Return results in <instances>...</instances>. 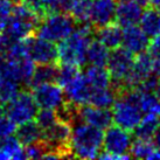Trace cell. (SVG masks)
I'll return each mask as SVG.
<instances>
[{
    "label": "cell",
    "instance_id": "36",
    "mask_svg": "<svg viewBox=\"0 0 160 160\" xmlns=\"http://www.w3.org/2000/svg\"><path fill=\"white\" fill-rule=\"evenodd\" d=\"M151 140H152V142H153L154 147H156L158 151H160V125L158 126V129H157V131L154 132Z\"/></svg>",
    "mask_w": 160,
    "mask_h": 160
},
{
    "label": "cell",
    "instance_id": "19",
    "mask_svg": "<svg viewBox=\"0 0 160 160\" xmlns=\"http://www.w3.org/2000/svg\"><path fill=\"white\" fill-rule=\"evenodd\" d=\"M139 25L142 31L146 34L150 39H154L160 36V13L158 9L147 7L144 11L142 18L139 20Z\"/></svg>",
    "mask_w": 160,
    "mask_h": 160
},
{
    "label": "cell",
    "instance_id": "29",
    "mask_svg": "<svg viewBox=\"0 0 160 160\" xmlns=\"http://www.w3.org/2000/svg\"><path fill=\"white\" fill-rule=\"evenodd\" d=\"M34 118H35L36 124L40 126V129L42 131L50 128L58 119L56 111L55 110H50V109H40V111L36 112Z\"/></svg>",
    "mask_w": 160,
    "mask_h": 160
},
{
    "label": "cell",
    "instance_id": "4",
    "mask_svg": "<svg viewBox=\"0 0 160 160\" xmlns=\"http://www.w3.org/2000/svg\"><path fill=\"white\" fill-rule=\"evenodd\" d=\"M40 20L41 17L34 9L18 0V2L14 4L13 12L1 32L12 40H22L35 34Z\"/></svg>",
    "mask_w": 160,
    "mask_h": 160
},
{
    "label": "cell",
    "instance_id": "1",
    "mask_svg": "<svg viewBox=\"0 0 160 160\" xmlns=\"http://www.w3.org/2000/svg\"><path fill=\"white\" fill-rule=\"evenodd\" d=\"M103 130L76 118L71 123L70 150L81 159L98 158L103 145Z\"/></svg>",
    "mask_w": 160,
    "mask_h": 160
},
{
    "label": "cell",
    "instance_id": "16",
    "mask_svg": "<svg viewBox=\"0 0 160 160\" xmlns=\"http://www.w3.org/2000/svg\"><path fill=\"white\" fill-rule=\"evenodd\" d=\"M62 89L64 91L66 101L72 103L75 105H82V104H87L88 102V97H89L91 88L87 83L83 74L81 72L80 75L75 77L71 82H69L67 85H64Z\"/></svg>",
    "mask_w": 160,
    "mask_h": 160
},
{
    "label": "cell",
    "instance_id": "10",
    "mask_svg": "<svg viewBox=\"0 0 160 160\" xmlns=\"http://www.w3.org/2000/svg\"><path fill=\"white\" fill-rule=\"evenodd\" d=\"M27 54L36 64H52L58 63V46L54 42L45 40L38 35L26 38Z\"/></svg>",
    "mask_w": 160,
    "mask_h": 160
},
{
    "label": "cell",
    "instance_id": "34",
    "mask_svg": "<svg viewBox=\"0 0 160 160\" xmlns=\"http://www.w3.org/2000/svg\"><path fill=\"white\" fill-rule=\"evenodd\" d=\"M78 0H58V12L70 13Z\"/></svg>",
    "mask_w": 160,
    "mask_h": 160
},
{
    "label": "cell",
    "instance_id": "21",
    "mask_svg": "<svg viewBox=\"0 0 160 160\" xmlns=\"http://www.w3.org/2000/svg\"><path fill=\"white\" fill-rule=\"evenodd\" d=\"M8 159H26L23 146L13 136L0 138V160Z\"/></svg>",
    "mask_w": 160,
    "mask_h": 160
},
{
    "label": "cell",
    "instance_id": "5",
    "mask_svg": "<svg viewBox=\"0 0 160 160\" xmlns=\"http://www.w3.org/2000/svg\"><path fill=\"white\" fill-rule=\"evenodd\" d=\"M75 19L70 13L55 12L49 13L41 18L39 26L36 28L35 35L50 42H61L70 35L76 28Z\"/></svg>",
    "mask_w": 160,
    "mask_h": 160
},
{
    "label": "cell",
    "instance_id": "35",
    "mask_svg": "<svg viewBox=\"0 0 160 160\" xmlns=\"http://www.w3.org/2000/svg\"><path fill=\"white\" fill-rule=\"evenodd\" d=\"M19 1H21V2H23V4H26L27 6H29L32 9H34L36 13L40 15L41 18L45 17V14H43V12H42V8H41V4H40L41 0H19Z\"/></svg>",
    "mask_w": 160,
    "mask_h": 160
},
{
    "label": "cell",
    "instance_id": "22",
    "mask_svg": "<svg viewBox=\"0 0 160 160\" xmlns=\"http://www.w3.org/2000/svg\"><path fill=\"white\" fill-rule=\"evenodd\" d=\"M58 67L56 63L52 64H39L36 68H34L32 78L29 81L28 87L34 88L36 85L43 84V83H50V82H56L58 78Z\"/></svg>",
    "mask_w": 160,
    "mask_h": 160
},
{
    "label": "cell",
    "instance_id": "30",
    "mask_svg": "<svg viewBox=\"0 0 160 160\" xmlns=\"http://www.w3.org/2000/svg\"><path fill=\"white\" fill-rule=\"evenodd\" d=\"M148 53L152 58L153 63V74L160 76V36L152 39L148 45Z\"/></svg>",
    "mask_w": 160,
    "mask_h": 160
},
{
    "label": "cell",
    "instance_id": "26",
    "mask_svg": "<svg viewBox=\"0 0 160 160\" xmlns=\"http://www.w3.org/2000/svg\"><path fill=\"white\" fill-rule=\"evenodd\" d=\"M138 102L142 113L145 115H154L160 117V99L148 91H142L137 89Z\"/></svg>",
    "mask_w": 160,
    "mask_h": 160
},
{
    "label": "cell",
    "instance_id": "37",
    "mask_svg": "<svg viewBox=\"0 0 160 160\" xmlns=\"http://www.w3.org/2000/svg\"><path fill=\"white\" fill-rule=\"evenodd\" d=\"M144 5L154 9H160V0H142Z\"/></svg>",
    "mask_w": 160,
    "mask_h": 160
},
{
    "label": "cell",
    "instance_id": "6",
    "mask_svg": "<svg viewBox=\"0 0 160 160\" xmlns=\"http://www.w3.org/2000/svg\"><path fill=\"white\" fill-rule=\"evenodd\" d=\"M132 145V136L130 131L118 125H110L103 133V153H99L101 159H129L130 148Z\"/></svg>",
    "mask_w": 160,
    "mask_h": 160
},
{
    "label": "cell",
    "instance_id": "18",
    "mask_svg": "<svg viewBox=\"0 0 160 160\" xmlns=\"http://www.w3.org/2000/svg\"><path fill=\"white\" fill-rule=\"evenodd\" d=\"M83 76L91 89H104L111 85V78L105 67L89 66L85 69Z\"/></svg>",
    "mask_w": 160,
    "mask_h": 160
},
{
    "label": "cell",
    "instance_id": "13",
    "mask_svg": "<svg viewBox=\"0 0 160 160\" xmlns=\"http://www.w3.org/2000/svg\"><path fill=\"white\" fill-rule=\"evenodd\" d=\"M116 0H91L90 25L97 29L99 27L111 23L115 20Z\"/></svg>",
    "mask_w": 160,
    "mask_h": 160
},
{
    "label": "cell",
    "instance_id": "17",
    "mask_svg": "<svg viewBox=\"0 0 160 160\" xmlns=\"http://www.w3.org/2000/svg\"><path fill=\"white\" fill-rule=\"evenodd\" d=\"M95 34L97 36V40L105 46L108 49L118 48L122 45V39H123V31L120 29L119 25H113L109 23L103 27L97 28V31L95 32Z\"/></svg>",
    "mask_w": 160,
    "mask_h": 160
},
{
    "label": "cell",
    "instance_id": "15",
    "mask_svg": "<svg viewBox=\"0 0 160 160\" xmlns=\"http://www.w3.org/2000/svg\"><path fill=\"white\" fill-rule=\"evenodd\" d=\"M122 43L125 49H128L133 55H137L142 52L147 50L150 45V38L142 31L140 27L133 25V26L124 28Z\"/></svg>",
    "mask_w": 160,
    "mask_h": 160
},
{
    "label": "cell",
    "instance_id": "25",
    "mask_svg": "<svg viewBox=\"0 0 160 160\" xmlns=\"http://www.w3.org/2000/svg\"><path fill=\"white\" fill-rule=\"evenodd\" d=\"M159 125L160 117L154 115H145V117L142 118V120L139 122V124L134 128V136L138 139L151 140Z\"/></svg>",
    "mask_w": 160,
    "mask_h": 160
},
{
    "label": "cell",
    "instance_id": "39",
    "mask_svg": "<svg viewBox=\"0 0 160 160\" xmlns=\"http://www.w3.org/2000/svg\"><path fill=\"white\" fill-rule=\"evenodd\" d=\"M116 1H119V2H122V1H128V0H116ZM140 1H142V0H140ZM144 4V2H142Z\"/></svg>",
    "mask_w": 160,
    "mask_h": 160
},
{
    "label": "cell",
    "instance_id": "38",
    "mask_svg": "<svg viewBox=\"0 0 160 160\" xmlns=\"http://www.w3.org/2000/svg\"><path fill=\"white\" fill-rule=\"evenodd\" d=\"M152 93H153L158 99H160V76H158V78H157L156 84H154L153 90H152Z\"/></svg>",
    "mask_w": 160,
    "mask_h": 160
},
{
    "label": "cell",
    "instance_id": "3",
    "mask_svg": "<svg viewBox=\"0 0 160 160\" xmlns=\"http://www.w3.org/2000/svg\"><path fill=\"white\" fill-rule=\"evenodd\" d=\"M112 122L128 131H133L142 118L138 102L137 89L124 90L116 93L112 105Z\"/></svg>",
    "mask_w": 160,
    "mask_h": 160
},
{
    "label": "cell",
    "instance_id": "11",
    "mask_svg": "<svg viewBox=\"0 0 160 160\" xmlns=\"http://www.w3.org/2000/svg\"><path fill=\"white\" fill-rule=\"evenodd\" d=\"M32 95L38 108L40 109H50L56 111L66 102V96L62 87L58 83L56 84L55 82L36 85L33 88Z\"/></svg>",
    "mask_w": 160,
    "mask_h": 160
},
{
    "label": "cell",
    "instance_id": "7",
    "mask_svg": "<svg viewBox=\"0 0 160 160\" xmlns=\"http://www.w3.org/2000/svg\"><path fill=\"white\" fill-rule=\"evenodd\" d=\"M133 61V54L129 52L128 49H125L124 47L123 48L118 47L113 49L111 54H109L107 67L111 78L112 89L116 92H118L120 90L122 84L124 83V81L132 70Z\"/></svg>",
    "mask_w": 160,
    "mask_h": 160
},
{
    "label": "cell",
    "instance_id": "23",
    "mask_svg": "<svg viewBox=\"0 0 160 160\" xmlns=\"http://www.w3.org/2000/svg\"><path fill=\"white\" fill-rule=\"evenodd\" d=\"M109 49L101 43L98 40H91L87 48L85 53V61L90 66H98L105 67L109 58Z\"/></svg>",
    "mask_w": 160,
    "mask_h": 160
},
{
    "label": "cell",
    "instance_id": "2",
    "mask_svg": "<svg viewBox=\"0 0 160 160\" xmlns=\"http://www.w3.org/2000/svg\"><path fill=\"white\" fill-rule=\"evenodd\" d=\"M95 35V28L90 23H82L75 28L70 35L58 42V60L62 64L82 67L85 61V53L90 41Z\"/></svg>",
    "mask_w": 160,
    "mask_h": 160
},
{
    "label": "cell",
    "instance_id": "24",
    "mask_svg": "<svg viewBox=\"0 0 160 160\" xmlns=\"http://www.w3.org/2000/svg\"><path fill=\"white\" fill-rule=\"evenodd\" d=\"M116 99V91L112 88H104V89H91L88 97L87 104L93 105L97 108L110 109L112 108Z\"/></svg>",
    "mask_w": 160,
    "mask_h": 160
},
{
    "label": "cell",
    "instance_id": "20",
    "mask_svg": "<svg viewBox=\"0 0 160 160\" xmlns=\"http://www.w3.org/2000/svg\"><path fill=\"white\" fill-rule=\"evenodd\" d=\"M15 137L22 146L39 142L42 137V130L36 124L35 120H28L20 124L18 129H15Z\"/></svg>",
    "mask_w": 160,
    "mask_h": 160
},
{
    "label": "cell",
    "instance_id": "40",
    "mask_svg": "<svg viewBox=\"0 0 160 160\" xmlns=\"http://www.w3.org/2000/svg\"><path fill=\"white\" fill-rule=\"evenodd\" d=\"M159 13H160V9H159Z\"/></svg>",
    "mask_w": 160,
    "mask_h": 160
},
{
    "label": "cell",
    "instance_id": "28",
    "mask_svg": "<svg viewBox=\"0 0 160 160\" xmlns=\"http://www.w3.org/2000/svg\"><path fill=\"white\" fill-rule=\"evenodd\" d=\"M90 8H91V0H78L74 8L71 9V17L75 19L76 23H90Z\"/></svg>",
    "mask_w": 160,
    "mask_h": 160
},
{
    "label": "cell",
    "instance_id": "8",
    "mask_svg": "<svg viewBox=\"0 0 160 160\" xmlns=\"http://www.w3.org/2000/svg\"><path fill=\"white\" fill-rule=\"evenodd\" d=\"M2 109L17 125L34 119L38 112V105L33 95L27 89L19 90L18 93L8 103H6Z\"/></svg>",
    "mask_w": 160,
    "mask_h": 160
},
{
    "label": "cell",
    "instance_id": "9",
    "mask_svg": "<svg viewBox=\"0 0 160 160\" xmlns=\"http://www.w3.org/2000/svg\"><path fill=\"white\" fill-rule=\"evenodd\" d=\"M21 87L18 66L14 60L0 54V107L18 93Z\"/></svg>",
    "mask_w": 160,
    "mask_h": 160
},
{
    "label": "cell",
    "instance_id": "12",
    "mask_svg": "<svg viewBox=\"0 0 160 160\" xmlns=\"http://www.w3.org/2000/svg\"><path fill=\"white\" fill-rule=\"evenodd\" d=\"M77 119L96 126L98 129H107L112 123V112L110 109L97 108L89 104L77 107Z\"/></svg>",
    "mask_w": 160,
    "mask_h": 160
},
{
    "label": "cell",
    "instance_id": "32",
    "mask_svg": "<svg viewBox=\"0 0 160 160\" xmlns=\"http://www.w3.org/2000/svg\"><path fill=\"white\" fill-rule=\"evenodd\" d=\"M13 0H0V32L2 31L13 12Z\"/></svg>",
    "mask_w": 160,
    "mask_h": 160
},
{
    "label": "cell",
    "instance_id": "14",
    "mask_svg": "<svg viewBox=\"0 0 160 160\" xmlns=\"http://www.w3.org/2000/svg\"><path fill=\"white\" fill-rule=\"evenodd\" d=\"M142 1L140 0H128L122 1L116 7L115 20L120 27H129L137 25L144 12Z\"/></svg>",
    "mask_w": 160,
    "mask_h": 160
},
{
    "label": "cell",
    "instance_id": "31",
    "mask_svg": "<svg viewBox=\"0 0 160 160\" xmlns=\"http://www.w3.org/2000/svg\"><path fill=\"white\" fill-rule=\"evenodd\" d=\"M17 124L6 115L2 107H0V138L8 137L15 132Z\"/></svg>",
    "mask_w": 160,
    "mask_h": 160
},
{
    "label": "cell",
    "instance_id": "33",
    "mask_svg": "<svg viewBox=\"0 0 160 160\" xmlns=\"http://www.w3.org/2000/svg\"><path fill=\"white\" fill-rule=\"evenodd\" d=\"M40 4L45 15L58 12V0H41Z\"/></svg>",
    "mask_w": 160,
    "mask_h": 160
},
{
    "label": "cell",
    "instance_id": "27",
    "mask_svg": "<svg viewBox=\"0 0 160 160\" xmlns=\"http://www.w3.org/2000/svg\"><path fill=\"white\" fill-rule=\"evenodd\" d=\"M156 152V147L153 145L152 140H144V139H136L132 142L130 148V156L138 159H153Z\"/></svg>",
    "mask_w": 160,
    "mask_h": 160
}]
</instances>
